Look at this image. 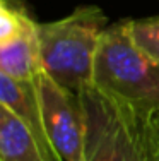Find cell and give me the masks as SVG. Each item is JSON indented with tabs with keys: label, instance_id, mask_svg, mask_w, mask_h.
<instances>
[{
	"label": "cell",
	"instance_id": "6da1fadb",
	"mask_svg": "<svg viewBox=\"0 0 159 161\" xmlns=\"http://www.w3.org/2000/svg\"><path fill=\"white\" fill-rule=\"evenodd\" d=\"M93 87L146 117L159 113V62L132 34V19L113 22L101 36Z\"/></svg>",
	"mask_w": 159,
	"mask_h": 161
},
{
	"label": "cell",
	"instance_id": "277c9868",
	"mask_svg": "<svg viewBox=\"0 0 159 161\" xmlns=\"http://www.w3.org/2000/svg\"><path fill=\"white\" fill-rule=\"evenodd\" d=\"M34 86L55 154L60 161H86L84 118L79 94L56 84L45 72L34 79Z\"/></svg>",
	"mask_w": 159,
	"mask_h": 161
},
{
	"label": "cell",
	"instance_id": "9c48e42d",
	"mask_svg": "<svg viewBox=\"0 0 159 161\" xmlns=\"http://www.w3.org/2000/svg\"><path fill=\"white\" fill-rule=\"evenodd\" d=\"M132 34L139 47L159 62V16L132 19Z\"/></svg>",
	"mask_w": 159,
	"mask_h": 161
},
{
	"label": "cell",
	"instance_id": "52a82bcc",
	"mask_svg": "<svg viewBox=\"0 0 159 161\" xmlns=\"http://www.w3.org/2000/svg\"><path fill=\"white\" fill-rule=\"evenodd\" d=\"M0 161H51L34 134L0 105Z\"/></svg>",
	"mask_w": 159,
	"mask_h": 161
},
{
	"label": "cell",
	"instance_id": "3957f363",
	"mask_svg": "<svg viewBox=\"0 0 159 161\" xmlns=\"http://www.w3.org/2000/svg\"><path fill=\"white\" fill-rule=\"evenodd\" d=\"M108 26L106 14L96 5H81L62 19L38 22L43 72L79 94L93 84L94 58Z\"/></svg>",
	"mask_w": 159,
	"mask_h": 161
},
{
	"label": "cell",
	"instance_id": "ba28073f",
	"mask_svg": "<svg viewBox=\"0 0 159 161\" xmlns=\"http://www.w3.org/2000/svg\"><path fill=\"white\" fill-rule=\"evenodd\" d=\"M31 19L21 0H0V45L19 36Z\"/></svg>",
	"mask_w": 159,
	"mask_h": 161
},
{
	"label": "cell",
	"instance_id": "30bf717a",
	"mask_svg": "<svg viewBox=\"0 0 159 161\" xmlns=\"http://www.w3.org/2000/svg\"><path fill=\"white\" fill-rule=\"evenodd\" d=\"M152 125H154V132H156V141H157V147H159V113L152 117Z\"/></svg>",
	"mask_w": 159,
	"mask_h": 161
},
{
	"label": "cell",
	"instance_id": "8992f818",
	"mask_svg": "<svg viewBox=\"0 0 159 161\" xmlns=\"http://www.w3.org/2000/svg\"><path fill=\"white\" fill-rule=\"evenodd\" d=\"M43 72L38 40V22L34 19L26 24L19 36L0 45V74L12 79L33 82Z\"/></svg>",
	"mask_w": 159,
	"mask_h": 161
},
{
	"label": "cell",
	"instance_id": "7a4b0ae2",
	"mask_svg": "<svg viewBox=\"0 0 159 161\" xmlns=\"http://www.w3.org/2000/svg\"><path fill=\"white\" fill-rule=\"evenodd\" d=\"M86 161H159L152 117L137 113L93 86L79 93Z\"/></svg>",
	"mask_w": 159,
	"mask_h": 161
},
{
	"label": "cell",
	"instance_id": "5b68a950",
	"mask_svg": "<svg viewBox=\"0 0 159 161\" xmlns=\"http://www.w3.org/2000/svg\"><path fill=\"white\" fill-rule=\"evenodd\" d=\"M0 105L10 110L19 120L24 122L26 127L34 134L48 158L51 161H60L48 141L43 110H41L34 80L26 82V80H17L5 74H0Z\"/></svg>",
	"mask_w": 159,
	"mask_h": 161
}]
</instances>
